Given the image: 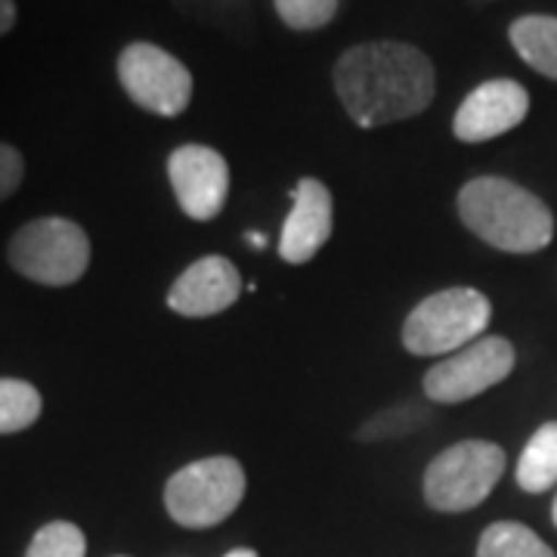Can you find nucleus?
<instances>
[{
    "label": "nucleus",
    "instance_id": "4be33fe9",
    "mask_svg": "<svg viewBox=\"0 0 557 557\" xmlns=\"http://www.w3.org/2000/svg\"><path fill=\"white\" fill-rule=\"evenodd\" d=\"M245 242H251L258 251H263V248H267V236H263V233H245Z\"/></svg>",
    "mask_w": 557,
    "mask_h": 557
},
{
    "label": "nucleus",
    "instance_id": "7ed1b4c3",
    "mask_svg": "<svg viewBox=\"0 0 557 557\" xmlns=\"http://www.w3.org/2000/svg\"><path fill=\"white\" fill-rule=\"evenodd\" d=\"M493 319V304L478 288H446L424 298L406 317L403 347L412 357H453L483 338Z\"/></svg>",
    "mask_w": 557,
    "mask_h": 557
},
{
    "label": "nucleus",
    "instance_id": "1a4fd4ad",
    "mask_svg": "<svg viewBox=\"0 0 557 557\" xmlns=\"http://www.w3.org/2000/svg\"><path fill=\"white\" fill-rule=\"evenodd\" d=\"M168 177L183 214L193 220H214L230 196V164L218 149L186 143L168 159Z\"/></svg>",
    "mask_w": 557,
    "mask_h": 557
},
{
    "label": "nucleus",
    "instance_id": "39448f33",
    "mask_svg": "<svg viewBox=\"0 0 557 557\" xmlns=\"http://www.w3.org/2000/svg\"><path fill=\"white\" fill-rule=\"evenodd\" d=\"M245 498V471L236 458L211 456L180 468L164 486V508L186 530H208L230 518Z\"/></svg>",
    "mask_w": 557,
    "mask_h": 557
},
{
    "label": "nucleus",
    "instance_id": "9b49d317",
    "mask_svg": "<svg viewBox=\"0 0 557 557\" xmlns=\"http://www.w3.org/2000/svg\"><path fill=\"white\" fill-rule=\"evenodd\" d=\"M242 295V276L236 263L220 255L196 260L168 292V307L180 317L201 319L230 310Z\"/></svg>",
    "mask_w": 557,
    "mask_h": 557
},
{
    "label": "nucleus",
    "instance_id": "6e6552de",
    "mask_svg": "<svg viewBox=\"0 0 557 557\" xmlns=\"http://www.w3.org/2000/svg\"><path fill=\"white\" fill-rule=\"evenodd\" d=\"M515 347L508 338L483 335L474 344L456 350L453 357L440 359L424 375V397L431 403H465L490 387H496L515 369Z\"/></svg>",
    "mask_w": 557,
    "mask_h": 557
},
{
    "label": "nucleus",
    "instance_id": "423d86ee",
    "mask_svg": "<svg viewBox=\"0 0 557 557\" xmlns=\"http://www.w3.org/2000/svg\"><path fill=\"white\" fill-rule=\"evenodd\" d=\"M505 474V449L490 440H461L443 449L424 471V498L434 511H471Z\"/></svg>",
    "mask_w": 557,
    "mask_h": 557
},
{
    "label": "nucleus",
    "instance_id": "5701e85b",
    "mask_svg": "<svg viewBox=\"0 0 557 557\" xmlns=\"http://www.w3.org/2000/svg\"><path fill=\"white\" fill-rule=\"evenodd\" d=\"M226 557H258V552L255 548H236V552H230Z\"/></svg>",
    "mask_w": 557,
    "mask_h": 557
},
{
    "label": "nucleus",
    "instance_id": "f8f14e48",
    "mask_svg": "<svg viewBox=\"0 0 557 557\" xmlns=\"http://www.w3.org/2000/svg\"><path fill=\"white\" fill-rule=\"evenodd\" d=\"M332 239V193L325 183L304 177L295 186V205L282 226L278 255L288 263H307Z\"/></svg>",
    "mask_w": 557,
    "mask_h": 557
},
{
    "label": "nucleus",
    "instance_id": "9d476101",
    "mask_svg": "<svg viewBox=\"0 0 557 557\" xmlns=\"http://www.w3.org/2000/svg\"><path fill=\"white\" fill-rule=\"evenodd\" d=\"M530 112L527 87L511 78L483 81L458 106L453 131L461 143H486L515 131Z\"/></svg>",
    "mask_w": 557,
    "mask_h": 557
},
{
    "label": "nucleus",
    "instance_id": "f257e3e1",
    "mask_svg": "<svg viewBox=\"0 0 557 557\" xmlns=\"http://www.w3.org/2000/svg\"><path fill=\"white\" fill-rule=\"evenodd\" d=\"M335 90L344 112L372 131L424 112L434 102L437 75L412 44L372 40L350 47L335 62Z\"/></svg>",
    "mask_w": 557,
    "mask_h": 557
},
{
    "label": "nucleus",
    "instance_id": "aec40b11",
    "mask_svg": "<svg viewBox=\"0 0 557 557\" xmlns=\"http://www.w3.org/2000/svg\"><path fill=\"white\" fill-rule=\"evenodd\" d=\"M25 180V159L16 146L0 143V201H7L10 196H16V189Z\"/></svg>",
    "mask_w": 557,
    "mask_h": 557
},
{
    "label": "nucleus",
    "instance_id": "dca6fc26",
    "mask_svg": "<svg viewBox=\"0 0 557 557\" xmlns=\"http://www.w3.org/2000/svg\"><path fill=\"white\" fill-rule=\"evenodd\" d=\"M44 399L38 387L22 379H0V434L28 431L40 418Z\"/></svg>",
    "mask_w": 557,
    "mask_h": 557
},
{
    "label": "nucleus",
    "instance_id": "412c9836",
    "mask_svg": "<svg viewBox=\"0 0 557 557\" xmlns=\"http://www.w3.org/2000/svg\"><path fill=\"white\" fill-rule=\"evenodd\" d=\"M16 25V0H0V38L10 35Z\"/></svg>",
    "mask_w": 557,
    "mask_h": 557
},
{
    "label": "nucleus",
    "instance_id": "20e7f679",
    "mask_svg": "<svg viewBox=\"0 0 557 557\" xmlns=\"http://www.w3.org/2000/svg\"><path fill=\"white\" fill-rule=\"evenodd\" d=\"M7 260L20 276L50 288H65L87 273L90 239L75 220L38 218L13 233Z\"/></svg>",
    "mask_w": 557,
    "mask_h": 557
},
{
    "label": "nucleus",
    "instance_id": "0eeeda50",
    "mask_svg": "<svg viewBox=\"0 0 557 557\" xmlns=\"http://www.w3.org/2000/svg\"><path fill=\"white\" fill-rule=\"evenodd\" d=\"M119 81L139 109L177 119L193 100V75L183 62L149 40L127 44L119 57Z\"/></svg>",
    "mask_w": 557,
    "mask_h": 557
},
{
    "label": "nucleus",
    "instance_id": "6ab92c4d",
    "mask_svg": "<svg viewBox=\"0 0 557 557\" xmlns=\"http://www.w3.org/2000/svg\"><path fill=\"white\" fill-rule=\"evenodd\" d=\"M278 20L295 32L325 28L338 13V0H273Z\"/></svg>",
    "mask_w": 557,
    "mask_h": 557
},
{
    "label": "nucleus",
    "instance_id": "ddd939ff",
    "mask_svg": "<svg viewBox=\"0 0 557 557\" xmlns=\"http://www.w3.org/2000/svg\"><path fill=\"white\" fill-rule=\"evenodd\" d=\"M508 38L530 69L557 81V16H520L511 22Z\"/></svg>",
    "mask_w": 557,
    "mask_h": 557
},
{
    "label": "nucleus",
    "instance_id": "4468645a",
    "mask_svg": "<svg viewBox=\"0 0 557 557\" xmlns=\"http://www.w3.org/2000/svg\"><path fill=\"white\" fill-rule=\"evenodd\" d=\"M557 483V421H545L518 461V486L523 493H548Z\"/></svg>",
    "mask_w": 557,
    "mask_h": 557
},
{
    "label": "nucleus",
    "instance_id": "a211bd4d",
    "mask_svg": "<svg viewBox=\"0 0 557 557\" xmlns=\"http://www.w3.org/2000/svg\"><path fill=\"white\" fill-rule=\"evenodd\" d=\"M87 555V539L81 533L75 523L69 520H53V523H44L25 557H84Z\"/></svg>",
    "mask_w": 557,
    "mask_h": 557
},
{
    "label": "nucleus",
    "instance_id": "f03ea898",
    "mask_svg": "<svg viewBox=\"0 0 557 557\" xmlns=\"http://www.w3.org/2000/svg\"><path fill=\"white\" fill-rule=\"evenodd\" d=\"M461 223L498 251L536 255L555 239L548 205L505 177H478L458 193Z\"/></svg>",
    "mask_w": 557,
    "mask_h": 557
},
{
    "label": "nucleus",
    "instance_id": "2eb2a0df",
    "mask_svg": "<svg viewBox=\"0 0 557 557\" xmlns=\"http://www.w3.org/2000/svg\"><path fill=\"white\" fill-rule=\"evenodd\" d=\"M478 557H555V552L530 527L515 520H498L483 530Z\"/></svg>",
    "mask_w": 557,
    "mask_h": 557
},
{
    "label": "nucleus",
    "instance_id": "f3484780",
    "mask_svg": "<svg viewBox=\"0 0 557 557\" xmlns=\"http://www.w3.org/2000/svg\"><path fill=\"white\" fill-rule=\"evenodd\" d=\"M431 418V412L418 403H399V406H391L384 409L381 416L369 418L362 428L357 431V440H391V437H403V434H412L418 431L424 421Z\"/></svg>",
    "mask_w": 557,
    "mask_h": 557
},
{
    "label": "nucleus",
    "instance_id": "b1692460",
    "mask_svg": "<svg viewBox=\"0 0 557 557\" xmlns=\"http://www.w3.org/2000/svg\"><path fill=\"white\" fill-rule=\"evenodd\" d=\"M552 518H555V527H557V498H555V505H552Z\"/></svg>",
    "mask_w": 557,
    "mask_h": 557
}]
</instances>
